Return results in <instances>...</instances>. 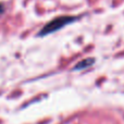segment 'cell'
<instances>
[{
  "label": "cell",
  "instance_id": "2",
  "mask_svg": "<svg viewBox=\"0 0 124 124\" xmlns=\"http://www.w3.org/2000/svg\"><path fill=\"white\" fill-rule=\"evenodd\" d=\"M94 63V59H86L85 61L81 62V63H78L76 66H75V70H81V69H84L86 68V66L90 65V64Z\"/></svg>",
  "mask_w": 124,
  "mask_h": 124
},
{
  "label": "cell",
  "instance_id": "1",
  "mask_svg": "<svg viewBox=\"0 0 124 124\" xmlns=\"http://www.w3.org/2000/svg\"><path fill=\"white\" fill-rule=\"evenodd\" d=\"M77 17H73V16H60L57 17V19L50 21L43 30L39 32V36H45V35L51 34V33L56 32V31H59L60 28L64 27L65 25L72 23V22L76 21Z\"/></svg>",
  "mask_w": 124,
  "mask_h": 124
}]
</instances>
